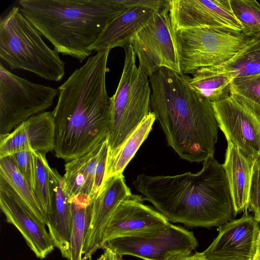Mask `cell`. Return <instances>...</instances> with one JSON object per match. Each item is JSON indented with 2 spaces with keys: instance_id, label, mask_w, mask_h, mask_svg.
<instances>
[{
  "instance_id": "obj_1",
  "label": "cell",
  "mask_w": 260,
  "mask_h": 260,
  "mask_svg": "<svg viewBox=\"0 0 260 260\" xmlns=\"http://www.w3.org/2000/svg\"><path fill=\"white\" fill-rule=\"evenodd\" d=\"M111 50L88 58L58 88L52 112L55 126V155L66 161L78 157L107 137L111 97L106 86Z\"/></svg>"
},
{
  "instance_id": "obj_2",
  "label": "cell",
  "mask_w": 260,
  "mask_h": 260,
  "mask_svg": "<svg viewBox=\"0 0 260 260\" xmlns=\"http://www.w3.org/2000/svg\"><path fill=\"white\" fill-rule=\"evenodd\" d=\"M197 173L174 176L139 174L135 189L170 222L188 227L220 226L235 216L223 165L211 157Z\"/></svg>"
},
{
  "instance_id": "obj_3",
  "label": "cell",
  "mask_w": 260,
  "mask_h": 260,
  "mask_svg": "<svg viewBox=\"0 0 260 260\" xmlns=\"http://www.w3.org/2000/svg\"><path fill=\"white\" fill-rule=\"evenodd\" d=\"M149 80L150 107L168 145L190 162L213 157L218 125L211 102L190 88L182 74L160 68Z\"/></svg>"
},
{
  "instance_id": "obj_4",
  "label": "cell",
  "mask_w": 260,
  "mask_h": 260,
  "mask_svg": "<svg viewBox=\"0 0 260 260\" xmlns=\"http://www.w3.org/2000/svg\"><path fill=\"white\" fill-rule=\"evenodd\" d=\"M24 16L54 49L80 62L112 20L129 7L124 0H21Z\"/></svg>"
},
{
  "instance_id": "obj_5",
  "label": "cell",
  "mask_w": 260,
  "mask_h": 260,
  "mask_svg": "<svg viewBox=\"0 0 260 260\" xmlns=\"http://www.w3.org/2000/svg\"><path fill=\"white\" fill-rule=\"evenodd\" d=\"M50 49L40 32L13 7L0 21V57L12 69L32 72L49 81L59 82L65 62Z\"/></svg>"
},
{
  "instance_id": "obj_6",
  "label": "cell",
  "mask_w": 260,
  "mask_h": 260,
  "mask_svg": "<svg viewBox=\"0 0 260 260\" xmlns=\"http://www.w3.org/2000/svg\"><path fill=\"white\" fill-rule=\"evenodd\" d=\"M124 67L111 97L107 141V160L112 157L150 112L151 88L148 76L136 66L131 44L124 47Z\"/></svg>"
},
{
  "instance_id": "obj_7",
  "label": "cell",
  "mask_w": 260,
  "mask_h": 260,
  "mask_svg": "<svg viewBox=\"0 0 260 260\" xmlns=\"http://www.w3.org/2000/svg\"><path fill=\"white\" fill-rule=\"evenodd\" d=\"M251 38L243 34L208 29L176 30L181 73L192 75L200 69L225 62Z\"/></svg>"
},
{
  "instance_id": "obj_8",
  "label": "cell",
  "mask_w": 260,
  "mask_h": 260,
  "mask_svg": "<svg viewBox=\"0 0 260 260\" xmlns=\"http://www.w3.org/2000/svg\"><path fill=\"white\" fill-rule=\"evenodd\" d=\"M58 93V89L19 77L1 63L0 136L50 107Z\"/></svg>"
},
{
  "instance_id": "obj_9",
  "label": "cell",
  "mask_w": 260,
  "mask_h": 260,
  "mask_svg": "<svg viewBox=\"0 0 260 260\" xmlns=\"http://www.w3.org/2000/svg\"><path fill=\"white\" fill-rule=\"evenodd\" d=\"M139 60L138 68L148 77L160 68L182 74L176 42L168 5L155 11L147 24L131 43Z\"/></svg>"
},
{
  "instance_id": "obj_10",
  "label": "cell",
  "mask_w": 260,
  "mask_h": 260,
  "mask_svg": "<svg viewBox=\"0 0 260 260\" xmlns=\"http://www.w3.org/2000/svg\"><path fill=\"white\" fill-rule=\"evenodd\" d=\"M198 246L192 232L170 223L153 233L112 239L106 243L105 247L121 256L128 255L144 260H167L176 253H190Z\"/></svg>"
},
{
  "instance_id": "obj_11",
  "label": "cell",
  "mask_w": 260,
  "mask_h": 260,
  "mask_svg": "<svg viewBox=\"0 0 260 260\" xmlns=\"http://www.w3.org/2000/svg\"><path fill=\"white\" fill-rule=\"evenodd\" d=\"M211 104L218 127L227 142L248 157H259L260 117L230 95Z\"/></svg>"
},
{
  "instance_id": "obj_12",
  "label": "cell",
  "mask_w": 260,
  "mask_h": 260,
  "mask_svg": "<svg viewBox=\"0 0 260 260\" xmlns=\"http://www.w3.org/2000/svg\"><path fill=\"white\" fill-rule=\"evenodd\" d=\"M0 207L8 222L20 232L27 245L40 259L45 258L55 245L45 224L28 208L11 185L0 176Z\"/></svg>"
},
{
  "instance_id": "obj_13",
  "label": "cell",
  "mask_w": 260,
  "mask_h": 260,
  "mask_svg": "<svg viewBox=\"0 0 260 260\" xmlns=\"http://www.w3.org/2000/svg\"><path fill=\"white\" fill-rule=\"evenodd\" d=\"M142 197L133 194L117 207L104 232L105 247L112 239L153 233L170 224L161 213L144 204Z\"/></svg>"
},
{
  "instance_id": "obj_14",
  "label": "cell",
  "mask_w": 260,
  "mask_h": 260,
  "mask_svg": "<svg viewBox=\"0 0 260 260\" xmlns=\"http://www.w3.org/2000/svg\"><path fill=\"white\" fill-rule=\"evenodd\" d=\"M107 157L106 138L86 153L65 164L63 179L70 198L86 195L94 200L99 195L105 181Z\"/></svg>"
},
{
  "instance_id": "obj_15",
  "label": "cell",
  "mask_w": 260,
  "mask_h": 260,
  "mask_svg": "<svg viewBox=\"0 0 260 260\" xmlns=\"http://www.w3.org/2000/svg\"><path fill=\"white\" fill-rule=\"evenodd\" d=\"M132 195L122 174L104 181L100 193L93 201L91 218L82 248V260L90 258L98 249L105 248L104 232L112 214L123 201Z\"/></svg>"
},
{
  "instance_id": "obj_16",
  "label": "cell",
  "mask_w": 260,
  "mask_h": 260,
  "mask_svg": "<svg viewBox=\"0 0 260 260\" xmlns=\"http://www.w3.org/2000/svg\"><path fill=\"white\" fill-rule=\"evenodd\" d=\"M217 236L204 251L208 260L252 259L258 223L247 212L219 227Z\"/></svg>"
},
{
  "instance_id": "obj_17",
  "label": "cell",
  "mask_w": 260,
  "mask_h": 260,
  "mask_svg": "<svg viewBox=\"0 0 260 260\" xmlns=\"http://www.w3.org/2000/svg\"><path fill=\"white\" fill-rule=\"evenodd\" d=\"M55 126L52 112L34 115L11 133L0 136V158L21 151L46 154L54 150Z\"/></svg>"
},
{
  "instance_id": "obj_18",
  "label": "cell",
  "mask_w": 260,
  "mask_h": 260,
  "mask_svg": "<svg viewBox=\"0 0 260 260\" xmlns=\"http://www.w3.org/2000/svg\"><path fill=\"white\" fill-rule=\"evenodd\" d=\"M51 207L47 215V226L55 247L62 256L71 258V238L72 215L71 198L67 193L63 176L54 168H49Z\"/></svg>"
},
{
  "instance_id": "obj_19",
  "label": "cell",
  "mask_w": 260,
  "mask_h": 260,
  "mask_svg": "<svg viewBox=\"0 0 260 260\" xmlns=\"http://www.w3.org/2000/svg\"><path fill=\"white\" fill-rule=\"evenodd\" d=\"M155 11L136 5L114 18L104 27L96 41L89 48L91 51L125 47L147 24Z\"/></svg>"
},
{
  "instance_id": "obj_20",
  "label": "cell",
  "mask_w": 260,
  "mask_h": 260,
  "mask_svg": "<svg viewBox=\"0 0 260 260\" xmlns=\"http://www.w3.org/2000/svg\"><path fill=\"white\" fill-rule=\"evenodd\" d=\"M255 159L245 155L233 143L228 142L223 167L232 198L235 216L248 208L249 191Z\"/></svg>"
},
{
  "instance_id": "obj_21",
  "label": "cell",
  "mask_w": 260,
  "mask_h": 260,
  "mask_svg": "<svg viewBox=\"0 0 260 260\" xmlns=\"http://www.w3.org/2000/svg\"><path fill=\"white\" fill-rule=\"evenodd\" d=\"M209 68L214 72L229 75L234 79L260 73V33L251 37L230 59Z\"/></svg>"
},
{
  "instance_id": "obj_22",
  "label": "cell",
  "mask_w": 260,
  "mask_h": 260,
  "mask_svg": "<svg viewBox=\"0 0 260 260\" xmlns=\"http://www.w3.org/2000/svg\"><path fill=\"white\" fill-rule=\"evenodd\" d=\"M183 77L190 88L211 103L230 95L231 82L234 79L229 75L214 72L209 67L199 69L192 77L184 74Z\"/></svg>"
},
{
  "instance_id": "obj_23",
  "label": "cell",
  "mask_w": 260,
  "mask_h": 260,
  "mask_svg": "<svg viewBox=\"0 0 260 260\" xmlns=\"http://www.w3.org/2000/svg\"><path fill=\"white\" fill-rule=\"evenodd\" d=\"M155 119L154 113L150 111L116 154L107 160L105 181L122 174L126 166L148 137Z\"/></svg>"
},
{
  "instance_id": "obj_24",
  "label": "cell",
  "mask_w": 260,
  "mask_h": 260,
  "mask_svg": "<svg viewBox=\"0 0 260 260\" xmlns=\"http://www.w3.org/2000/svg\"><path fill=\"white\" fill-rule=\"evenodd\" d=\"M93 201L86 195H77L71 198L72 227L70 260H82V248L91 218Z\"/></svg>"
},
{
  "instance_id": "obj_25",
  "label": "cell",
  "mask_w": 260,
  "mask_h": 260,
  "mask_svg": "<svg viewBox=\"0 0 260 260\" xmlns=\"http://www.w3.org/2000/svg\"><path fill=\"white\" fill-rule=\"evenodd\" d=\"M0 176L11 185L37 217L47 225L46 217L37 202L32 190L11 155L0 158Z\"/></svg>"
},
{
  "instance_id": "obj_26",
  "label": "cell",
  "mask_w": 260,
  "mask_h": 260,
  "mask_svg": "<svg viewBox=\"0 0 260 260\" xmlns=\"http://www.w3.org/2000/svg\"><path fill=\"white\" fill-rule=\"evenodd\" d=\"M230 96L260 117V73L234 78Z\"/></svg>"
},
{
  "instance_id": "obj_27",
  "label": "cell",
  "mask_w": 260,
  "mask_h": 260,
  "mask_svg": "<svg viewBox=\"0 0 260 260\" xmlns=\"http://www.w3.org/2000/svg\"><path fill=\"white\" fill-rule=\"evenodd\" d=\"M35 187L33 191L35 198L46 217L51 207V189L49 179V168L46 154L32 152Z\"/></svg>"
},
{
  "instance_id": "obj_28",
  "label": "cell",
  "mask_w": 260,
  "mask_h": 260,
  "mask_svg": "<svg viewBox=\"0 0 260 260\" xmlns=\"http://www.w3.org/2000/svg\"><path fill=\"white\" fill-rule=\"evenodd\" d=\"M232 10L242 27L252 37L260 33V4L255 0H230Z\"/></svg>"
},
{
  "instance_id": "obj_29",
  "label": "cell",
  "mask_w": 260,
  "mask_h": 260,
  "mask_svg": "<svg viewBox=\"0 0 260 260\" xmlns=\"http://www.w3.org/2000/svg\"><path fill=\"white\" fill-rule=\"evenodd\" d=\"M248 208L260 223V156L254 161L248 197Z\"/></svg>"
},
{
  "instance_id": "obj_30",
  "label": "cell",
  "mask_w": 260,
  "mask_h": 260,
  "mask_svg": "<svg viewBox=\"0 0 260 260\" xmlns=\"http://www.w3.org/2000/svg\"><path fill=\"white\" fill-rule=\"evenodd\" d=\"M31 151H21L11 156L17 167L34 191L35 187L34 164Z\"/></svg>"
},
{
  "instance_id": "obj_31",
  "label": "cell",
  "mask_w": 260,
  "mask_h": 260,
  "mask_svg": "<svg viewBox=\"0 0 260 260\" xmlns=\"http://www.w3.org/2000/svg\"><path fill=\"white\" fill-rule=\"evenodd\" d=\"M167 260H208L204 252H196L193 254L178 253L172 255Z\"/></svg>"
},
{
  "instance_id": "obj_32",
  "label": "cell",
  "mask_w": 260,
  "mask_h": 260,
  "mask_svg": "<svg viewBox=\"0 0 260 260\" xmlns=\"http://www.w3.org/2000/svg\"><path fill=\"white\" fill-rule=\"evenodd\" d=\"M252 260H260V230L257 237Z\"/></svg>"
},
{
  "instance_id": "obj_33",
  "label": "cell",
  "mask_w": 260,
  "mask_h": 260,
  "mask_svg": "<svg viewBox=\"0 0 260 260\" xmlns=\"http://www.w3.org/2000/svg\"><path fill=\"white\" fill-rule=\"evenodd\" d=\"M103 253V260H116L117 255L109 248L105 247Z\"/></svg>"
},
{
  "instance_id": "obj_34",
  "label": "cell",
  "mask_w": 260,
  "mask_h": 260,
  "mask_svg": "<svg viewBox=\"0 0 260 260\" xmlns=\"http://www.w3.org/2000/svg\"><path fill=\"white\" fill-rule=\"evenodd\" d=\"M103 258H104V255H103V254L96 260H103ZM89 260H91V257L89 258Z\"/></svg>"
},
{
  "instance_id": "obj_35",
  "label": "cell",
  "mask_w": 260,
  "mask_h": 260,
  "mask_svg": "<svg viewBox=\"0 0 260 260\" xmlns=\"http://www.w3.org/2000/svg\"><path fill=\"white\" fill-rule=\"evenodd\" d=\"M116 260H123V259L122 258V256H119V255H117Z\"/></svg>"
},
{
  "instance_id": "obj_36",
  "label": "cell",
  "mask_w": 260,
  "mask_h": 260,
  "mask_svg": "<svg viewBox=\"0 0 260 260\" xmlns=\"http://www.w3.org/2000/svg\"><path fill=\"white\" fill-rule=\"evenodd\" d=\"M228 260H252L251 259H228Z\"/></svg>"
}]
</instances>
